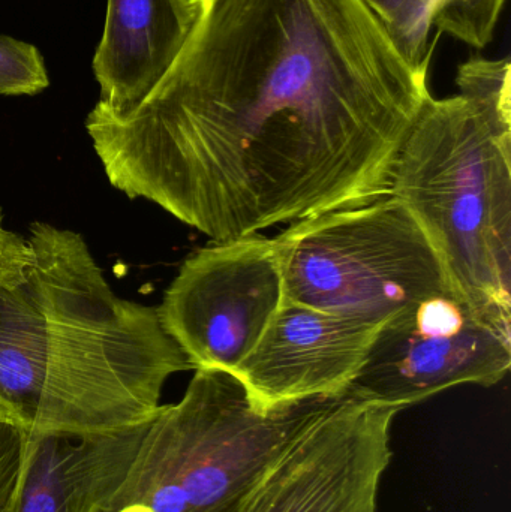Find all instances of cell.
Listing matches in <instances>:
<instances>
[{
    "mask_svg": "<svg viewBox=\"0 0 511 512\" xmlns=\"http://www.w3.org/2000/svg\"><path fill=\"white\" fill-rule=\"evenodd\" d=\"M30 261L0 283V399L36 435L87 438L131 429L192 369L158 307L114 294L83 237L30 225Z\"/></svg>",
    "mask_w": 511,
    "mask_h": 512,
    "instance_id": "7a4b0ae2",
    "label": "cell"
},
{
    "mask_svg": "<svg viewBox=\"0 0 511 512\" xmlns=\"http://www.w3.org/2000/svg\"><path fill=\"white\" fill-rule=\"evenodd\" d=\"M29 433L20 424L0 421V512H12L26 459Z\"/></svg>",
    "mask_w": 511,
    "mask_h": 512,
    "instance_id": "9a60e30c",
    "label": "cell"
},
{
    "mask_svg": "<svg viewBox=\"0 0 511 512\" xmlns=\"http://www.w3.org/2000/svg\"><path fill=\"white\" fill-rule=\"evenodd\" d=\"M284 303L273 239L213 242L183 262L158 307L192 369L233 373Z\"/></svg>",
    "mask_w": 511,
    "mask_h": 512,
    "instance_id": "8992f818",
    "label": "cell"
},
{
    "mask_svg": "<svg viewBox=\"0 0 511 512\" xmlns=\"http://www.w3.org/2000/svg\"><path fill=\"white\" fill-rule=\"evenodd\" d=\"M29 261V242L5 227V216L0 210V283L17 279Z\"/></svg>",
    "mask_w": 511,
    "mask_h": 512,
    "instance_id": "2e32d148",
    "label": "cell"
},
{
    "mask_svg": "<svg viewBox=\"0 0 511 512\" xmlns=\"http://www.w3.org/2000/svg\"><path fill=\"white\" fill-rule=\"evenodd\" d=\"M509 59L459 66V93L429 96L393 167L390 197L419 224L453 295L511 336Z\"/></svg>",
    "mask_w": 511,
    "mask_h": 512,
    "instance_id": "3957f363",
    "label": "cell"
},
{
    "mask_svg": "<svg viewBox=\"0 0 511 512\" xmlns=\"http://www.w3.org/2000/svg\"><path fill=\"white\" fill-rule=\"evenodd\" d=\"M50 86L41 51L29 42L0 35V95L33 96Z\"/></svg>",
    "mask_w": 511,
    "mask_h": 512,
    "instance_id": "5bb4252c",
    "label": "cell"
},
{
    "mask_svg": "<svg viewBox=\"0 0 511 512\" xmlns=\"http://www.w3.org/2000/svg\"><path fill=\"white\" fill-rule=\"evenodd\" d=\"M284 300L386 322L411 304L453 294L419 224L395 198L294 222L273 239Z\"/></svg>",
    "mask_w": 511,
    "mask_h": 512,
    "instance_id": "5b68a950",
    "label": "cell"
},
{
    "mask_svg": "<svg viewBox=\"0 0 511 512\" xmlns=\"http://www.w3.org/2000/svg\"><path fill=\"white\" fill-rule=\"evenodd\" d=\"M333 399L258 411L236 376L195 369L180 402L102 436L92 512H239Z\"/></svg>",
    "mask_w": 511,
    "mask_h": 512,
    "instance_id": "277c9868",
    "label": "cell"
},
{
    "mask_svg": "<svg viewBox=\"0 0 511 512\" xmlns=\"http://www.w3.org/2000/svg\"><path fill=\"white\" fill-rule=\"evenodd\" d=\"M429 96L363 0H200L152 92L86 131L113 188L227 242L387 197Z\"/></svg>",
    "mask_w": 511,
    "mask_h": 512,
    "instance_id": "6da1fadb",
    "label": "cell"
},
{
    "mask_svg": "<svg viewBox=\"0 0 511 512\" xmlns=\"http://www.w3.org/2000/svg\"><path fill=\"white\" fill-rule=\"evenodd\" d=\"M0 421H9V423H15L14 415H12V412L9 411L8 406H6V403L3 402L2 399H0Z\"/></svg>",
    "mask_w": 511,
    "mask_h": 512,
    "instance_id": "e0dca14e",
    "label": "cell"
},
{
    "mask_svg": "<svg viewBox=\"0 0 511 512\" xmlns=\"http://www.w3.org/2000/svg\"><path fill=\"white\" fill-rule=\"evenodd\" d=\"M511 366V336L453 294L435 295L390 316L347 393L402 409L462 384L492 387Z\"/></svg>",
    "mask_w": 511,
    "mask_h": 512,
    "instance_id": "52a82bcc",
    "label": "cell"
},
{
    "mask_svg": "<svg viewBox=\"0 0 511 512\" xmlns=\"http://www.w3.org/2000/svg\"><path fill=\"white\" fill-rule=\"evenodd\" d=\"M383 324L284 300L254 351L231 375L263 412L344 396Z\"/></svg>",
    "mask_w": 511,
    "mask_h": 512,
    "instance_id": "9c48e42d",
    "label": "cell"
},
{
    "mask_svg": "<svg viewBox=\"0 0 511 512\" xmlns=\"http://www.w3.org/2000/svg\"><path fill=\"white\" fill-rule=\"evenodd\" d=\"M398 409L336 397L270 466L239 512H378Z\"/></svg>",
    "mask_w": 511,
    "mask_h": 512,
    "instance_id": "ba28073f",
    "label": "cell"
},
{
    "mask_svg": "<svg viewBox=\"0 0 511 512\" xmlns=\"http://www.w3.org/2000/svg\"><path fill=\"white\" fill-rule=\"evenodd\" d=\"M83 463L81 439L29 433L12 512H84Z\"/></svg>",
    "mask_w": 511,
    "mask_h": 512,
    "instance_id": "8fae6325",
    "label": "cell"
},
{
    "mask_svg": "<svg viewBox=\"0 0 511 512\" xmlns=\"http://www.w3.org/2000/svg\"><path fill=\"white\" fill-rule=\"evenodd\" d=\"M200 15V0H107L104 33L93 56L96 110L131 113L167 74Z\"/></svg>",
    "mask_w": 511,
    "mask_h": 512,
    "instance_id": "30bf717a",
    "label": "cell"
},
{
    "mask_svg": "<svg viewBox=\"0 0 511 512\" xmlns=\"http://www.w3.org/2000/svg\"><path fill=\"white\" fill-rule=\"evenodd\" d=\"M377 15L405 59L416 68H429V32L441 0H363Z\"/></svg>",
    "mask_w": 511,
    "mask_h": 512,
    "instance_id": "7c38bea8",
    "label": "cell"
},
{
    "mask_svg": "<svg viewBox=\"0 0 511 512\" xmlns=\"http://www.w3.org/2000/svg\"><path fill=\"white\" fill-rule=\"evenodd\" d=\"M504 5L506 0H441L432 26L482 50L494 38Z\"/></svg>",
    "mask_w": 511,
    "mask_h": 512,
    "instance_id": "4fadbf2b",
    "label": "cell"
}]
</instances>
